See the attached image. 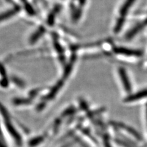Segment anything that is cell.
I'll return each instance as SVG.
<instances>
[{"label":"cell","instance_id":"cell-4","mask_svg":"<svg viewBox=\"0 0 147 147\" xmlns=\"http://www.w3.org/2000/svg\"><path fill=\"white\" fill-rule=\"evenodd\" d=\"M119 77L121 80V82L123 84V86L125 88V90L127 92H130L131 90V86L129 80L128 79L127 75L126 72L123 68H120L119 70Z\"/></svg>","mask_w":147,"mask_h":147},{"label":"cell","instance_id":"cell-14","mask_svg":"<svg viewBox=\"0 0 147 147\" xmlns=\"http://www.w3.org/2000/svg\"><path fill=\"white\" fill-rule=\"evenodd\" d=\"M146 119H147V107H146Z\"/></svg>","mask_w":147,"mask_h":147},{"label":"cell","instance_id":"cell-2","mask_svg":"<svg viewBox=\"0 0 147 147\" xmlns=\"http://www.w3.org/2000/svg\"><path fill=\"white\" fill-rule=\"evenodd\" d=\"M114 52L116 53L126 55V56L140 57L142 55V52L139 50H131L124 47H117L114 49Z\"/></svg>","mask_w":147,"mask_h":147},{"label":"cell","instance_id":"cell-1","mask_svg":"<svg viewBox=\"0 0 147 147\" xmlns=\"http://www.w3.org/2000/svg\"><path fill=\"white\" fill-rule=\"evenodd\" d=\"M3 108V107H1V109L2 110V113H3L4 118H6L5 123H6V125L7 129H8L9 133H11V135L12 136V137L16 139V140L17 141V143H18V144H21V139H20V136L18 135V134L17 133V132L16 131L15 129L13 128V126L12 125V124L11 123V121H9L8 117H7V113L6 112V110Z\"/></svg>","mask_w":147,"mask_h":147},{"label":"cell","instance_id":"cell-3","mask_svg":"<svg viewBox=\"0 0 147 147\" xmlns=\"http://www.w3.org/2000/svg\"><path fill=\"white\" fill-rule=\"evenodd\" d=\"M147 26V18L146 19L139 24H138L137 26H134L133 28L128 32V33L126 36V39H131L142 30L144 29L145 26Z\"/></svg>","mask_w":147,"mask_h":147},{"label":"cell","instance_id":"cell-13","mask_svg":"<svg viewBox=\"0 0 147 147\" xmlns=\"http://www.w3.org/2000/svg\"><path fill=\"white\" fill-rule=\"evenodd\" d=\"M85 2H86V0H79V3L80 4V5L82 6H84Z\"/></svg>","mask_w":147,"mask_h":147},{"label":"cell","instance_id":"cell-5","mask_svg":"<svg viewBox=\"0 0 147 147\" xmlns=\"http://www.w3.org/2000/svg\"><path fill=\"white\" fill-rule=\"evenodd\" d=\"M20 7L19 6H16L13 8L10 9L6 12H4L0 14V22H3L4 20H6L9 18H11L12 16L16 14L17 13L20 11Z\"/></svg>","mask_w":147,"mask_h":147},{"label":"cell","instance_id":"cell-12","mask_svg":"<svg viewBox=\"0 0 147 147\" xmlns=\"http://www.w3.org/2000/svg\"><path fill=\"white\" fill-rule=\"evenodd\" d=\"M42 140H43V138H42V137L37 138V139L33 140L30 142V145L31 146H35L36 145L39 144V143H40V142H42Z\"/></svg>","mask_w":147,"mask_h":147},{"label":"cell","instance_id":"cell-11","mask_svg":"<svg viewBox=\"0 0 147 147\" xmlns=\"http://www.w3.org/2000/svg\"><path fill=\"white\" fill-rule=\"evenodd\" d=\"M55 48H56L57 52L59 53V54L61 55V58H63V50L62 48L61 47L60 45L58 43V41L57 40H55Z\"/></svg>","mask_w":147,"mask_h":147},{"label":"cell","instance_id":"cell-9","mask_svg":"<svg viewBox=\"0 0 147 147\" xmlns=\"http://www.w3.org/2000/svg\"><path fill=\"white\" fill-rule=\"evenodd\" d=\"M45 32V28L43 26H41L39 28L38 30L36 33L34 34V35H33V36L31 37V42L33 43V42H35L36 41L38 40L40 37L42 36Z\"/></svg>","mask_w":147,"mask_h":147},{"label":"cell","instance_id":"cell-10","mask_svg":"<svg viewBox=\"0 0 147 147\" xmlns=\"http://www.w3.org/2000/svg\"><path fill=\"white\" fill-rule=\"evenodd\" d=\"M125 18L123 17H120L119 18L114 28V31L115 33H118V32H119V31L121 30L124 25V23H125Z\"/></svg>","mask_w":147,"mask_h":147},{"label":"cell","instance_id":"cell-8","mask_svg":"<svg viewBox=\"0 0 147 147\" xmlns=\"http://www.w3.org/2000/svg\"><path fill=\"white\" fill-rule=\"evenodd\" d=\"M60 9H61V6L59 5H57L54 7L53 10L50 12L47 18V24L49 26L53 25L57 14L59 12V11H60Z\"/></svg>","mask_w":147,"mask_h":147},{"label":"cell","instance_id":"cell-7","mask_svg":"<svg viewBox=\"0 0 147 147\" xmlns=\"http://www.w3.org/2000/svg\"><path fill=\"white\" fill-rule=\"evenodd\" d=\"M135 1L136 0H126L125 3H124L122 7H121L120 11H119V14H120L121 17L125 18L129 10L130 7L132 6V4H134Z\"/></svg>","mask_w":147,"mask_h":147},{"label":"cell","instance_id":"cell-6","mask_svg":"<svg viewBox=\"0 0 147 147\" xmlns=\"http://www.w3.org/2000/svg\"><path fill=\"white\" fill-rule=\"evenodd\" d=\"M146 97H147V90H144L138 92L136 94L129 96L126 99V102H132V101L138 100Z\"/></svg>","mask_w":147,"mask_h":147}]
</instances>
